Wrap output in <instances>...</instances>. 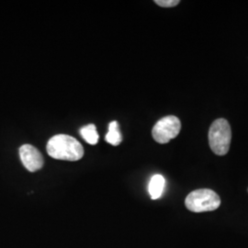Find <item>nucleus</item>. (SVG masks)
<instances>
[{"label": "nucleus", "instance_id": "nucleus-1", "mask_svg": "<svg viewBox=\"0 0 248 248\" xmlns=\"http://www.w3.org/2000/svg\"><path fill=\"white\" fill-rule=\"evenodd\" d=\"M48 155L54 159L78 161L84 155V148L77 139L66 134L53 136L46 146Z\"/></svg>", "mask_w": 248, "mask_h": 248}, {"label": "nucleus", "instance_id": "nucleus-2", "mask_svg": "<svg viewBox=\"0 0 248 248\" xmlns=\"http://www.w3.org/2000/svg\"><path fill=\"white\" fill-rule=\"evenodd\" d=\"M185 204L187 210L193 213L213 212L221 205L219 195L209 188H201L186 196Z\"/></svg>", "mask_w": 248, "mask_h": 248}, {"label": "nucleus", "instance_id": "nucleus-3", "mask_svg": "<svg viewBox=\"0 0 248 248\" xmlns=\"http://www.w3.org/2000/svg\"><path fill=\"white\" fill-rule=\"evenodd\" d=\"M232 130L229 123L224 119H218L212 124L209 131V143L213 153L224 155L230 149Z\"/></svg>", "mask_w": 248, "mask_h": 248}, {"label": "nucleus", "instance_id": "nucleus-4", "mask_svg": "<svg viewBox=\"0 0 248 248\" xmlns=\"http://www.w3.org/2000/svg\"><path fill=\"white\" fill-rule=\"evenodd\" d=\"M181 130V123L176 116L164 117L159 120L153 128L152 135L155 142L168 143L176 138Z\"/></svg>", "mask_w": 248, "mask_h": 248}, {"label": "nucleus", "instance_id": "nucleus-5", "mask_svg": "<svg viewBox=\"0 0 248 248\" xmlns=\"http://www.w3.org/2000/svg\"><path fill=\"white\" fill-rule=\"evenodd\" d=\"M19 156L24 168L30 172H36L44 167V157L33 145L23 144L19 148Z\"/></svg>", "mask_w": 248, "mask_h": 248}, {"label": "nucleus", "instance_id": "nucleus-6", "mask_svg": "<svg viewBox=\"0 0 248 248\" xmlns=\"http://www.w3.org/2000/svg\"><path fill=\"white\" fill-rule=\"evenodd\" d=\"M166 185V180L161 175H155L151 178L149 183V193L152 200H157L163 194Z\"/></svg>", "mask_w": 248, "mask_h": 248}, {"label": "nucleus", "instance_id": "nucleus-7", "mask_svg": "<svg viewBox=\"0 0 248 248\" xmlns=\"http://www.w3.org/2000/svg\"><path fill=\"white\" fill-rule=\"evenodd\" d=\"M105 140L109 144L114 146L119 145L121 142H123V135L120 132L119 124L116 121L111 122L108 125V132L106 134Z\"/></svg>", "mask_w": 248, "mask_h": 248}, {"label": "nucleus", "instance_id": "nucleus-8", "mask_svg": "<svg viewBox=\"0 0 248 248\" xmlns=\"http://www.w3.org/2000/svg\"><path fill=\"white\" fill-rule=\"evenodd\" d=\"M80 133H81V136L83 137V139L89 144L95 145L98 143L99 136L97 132V128L94 124H89V125L83 127L80 130Z\"/></svg>", "mask_w": 248, "mask_h": 248}, {"label": "nucleus", "instance_id": "nucleus-9", "mask_svg": "<svg viewBox=\"0 0 248 248\" xmlns=\"http://www.w3.org/2000/svg\"><path fill=\"white\" fill-rule=\"evenodd\" d=\"M179 0H155V3L163 8H173L179 4Z\"/></svg>", "mask_w": 248, "mask_h": 248}]
</instances>
